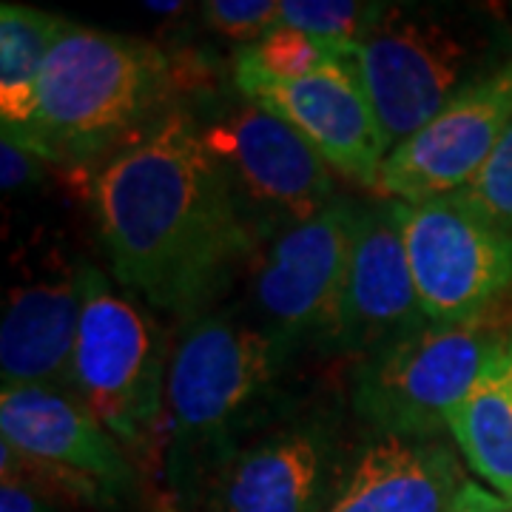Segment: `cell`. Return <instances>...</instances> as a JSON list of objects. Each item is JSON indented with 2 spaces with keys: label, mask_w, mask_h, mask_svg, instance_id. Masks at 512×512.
<instances>
[{
  "label": "cell",
  "mask_w": 512,
  "mask_h": 512,
  "mask_svg": "<svg viewBox=\"0 0 512 512\" xmlns=\"http://www.w3.org/2000/svg\"><path fill=\"white\" fill-rule=\"evenodd\" d=\"M89 194L111 276L180 325L214 311L265 245L185 106L100 165Z\"/></svg>",
  "instance_id": "cell-1"
},
{
  "label": "cell",
  "mask_w": 512,
  "mask_h": 512,
  "mask_svg": "<svg viewBox=\"0 0 512 512\" xmlns=\"http://www.w3.org/2000/svg\"><path fill=\"white\" fill-rule=\"evenodd\" d=\"M174 92V60L157 43L69 23L43 66L32 120L3 128L49 165L100 168L177 109Z\"/></svg>",
  "instance_id": "cell-2"
},
{
  "label": "cell",
  "mask_w": 512,
  "mask_h": 512,
  "mask_svg": "<svg viewBox=\"0 0 512 512\" xmlns=\"http://www.w3.org/2000/svg\"><path fill=\"white\" fill-rule=\"evenodd\" d=\"M288 353L248 316L211 311L174 336L165 379L171 467L185 493L239 441L259 433Z\"/></svg>",
  "instance_id": "cell-3"
},
{
  "label": "cell",
  "mask_w": 512,
  "mask_h": 512,
  "mask_svg": "<svg viewBox=\"0 0 512 512\" xmlns=\"http://www.w3.org/2000/svg\"><path fill=\"white\" fill-rule=\"evenodd\" d=\"M350 60L393 148L510 57H493L490 35L467 12L427 3H384Z\"/></svg>",
  "instance_id": "cell-4"
},
{
  "label": "cell",
  "mask_w": 512,
  "mask_h": 512,
  "mask_svg": "<svg viewBox=\"0 0 512 512\" xmlns=\"http://www.w3.org/2000/svg\"><path fill=\"white\" fill-rule=\"evenodd\" d=\"M512 350V322L427 325L353 370L350 404L379 439H441L447 419Z\"/></svg>",
  "instance_id": "cell-5"
},
{
  "label": "cell",
  "mask_w": 512,
  "mask_h": 512,
  "mask_svg": "<svg viewBox=\"0 0 512 512\" xmlns=\"http://www.w3.org/2000/svg\"><path fill=\"white\" fill-rule=\"evenodd\" d=\"M80 288L72 393L123 450L146 453L165 407V333L137 296L92 262H80Z\"/></svg>",
  "instance_id": "cell-6"
},
{
  "label": "cell",
  "mask_w": 512,
  "mask_h": 512,
  "mask_svg": "<svg viewBox=\"0 0 512 512\" xmlns=\"http://www.w3.org/2000/svg\"><path fill=\"white\" fill-rule=\"evenodd\" d=\"M0 481L49 504L100 510L134 490V467L74 393L20 384L0 390Z\"/></svg>",
  "instance_id": "cell-7"
},
{
  "label": "cell",
  "mask_w": 512,
  "mask_h": 512,
  "mask_svg": "<svg viewBox=\"0 0 512 512\" xmlns=\"http://www.w3.org/2000/svg\"><path fill=\"white\" fill-rule=\"evenodd\" d=\"M404 245L421 311L433 325L512 322V231L444 194L402 202Z\"/></svg>",
  "instance_id": "cell-8"
},
{
  "label": "cell",
  "mask_w": 512,
  "mask_h": 512,
  "mask_svg": "<svg viewBox=\"0 0 512 512\" xmlns=\"http://www.w3.org/2000/svg\"><path fill=\"white\" fill-rule=\"evenodd\" d=\"M197 123L265 242L282 228L308 222L339 197L333 171L311 143L254 100L239 97Z\"/></svg>",
  "instance_id": "cell-9"
},
{
  "label": "cell",
  "mask_w": 512,
  "mask_h": 512,
  "mask_svg": "<svg viewBox=\"0 0 512 512\" xmlns=\"http://www.w3.org/2000/svg\"><path fill=\"white\" fill-rule=\"evenodd\" d=\"M359 202L336 197L308 222L282 228L262 245L251 268L254 322L293 356L325 350L348 274Z\"/></svg>",
  "instance_id": "cell-10"
},
{
  "label": "cell",
  "mask_w": 512,
  "mask_h": 512,
  "mask_svg": "<svg viewBox=\"0 0 512 512\" xmlns=\"http://www.w3.org/2000/svg\"><path fill=\"white\" fill-rule=\"evenodd\" d=\"M339 473L333 424L305 416L239 441L191 498L197 512H322Z\"/></svg>",
  "instance_id": "cell-11"
},
{
  "label": "cell",
  "mask_w": 512,
  "mask_h": 512,
  "mask_svg": "<svg viewBox=\"0 0 512 512\" xmlns=\"http://www.w3.org/2000/svg\"><path fill=\"white\" fill-rule=\"evenodd\" d=\"M427 325L404 245L402 202H359L348 274L325 353L362 362Z\"/></svg>",
  "instance_id": "cell-12"
},
{
  "label": "cell",
  "mask_w": 512,
  "mask_h": 512,
  "mask_svg": "<svg viewBox=\"0 0 512 512\" xmlns=\"http://www.w3.org/2000/svg\"><path fill=\"white\" fill-rule=\"evenodd\" d=\"M512 120V57L456 94L424 126L390 148L379 194L424 202L456 194L478 174Z\"/></svg>",
  "instance_id": "cell-13"
},
{
  "label": "cell",
  "mask_w": 512,
  "mask_h": 512,
  "mask_svg": "<svg viewBox=\"0 0 512 512\" xmlns=\"http://www.w3.org/2000/svg\"><path fill=\"white\" fill-rule=\"evenodd\" d=\"M80 311V262L66 259L57 245L18 259L0 325L3 387L43 384L72 393Z\"/></svg>",
  "instance_id": "cell-14"
},
{
  "label": "cell",
  "mask_w": 512,
  "mask_h": 512,
  "mask_svg": "<svg viewBox=\"0 0 512 512\" xmlns=\"http://www.w3.org/2000/svg\"><path fill=\"white\" fill-rule=\"evenodd\" d=\"M234 86L299 131L333 174L379 191L390 146L350 57L291 83L245 80Z\"/></svg>",
  "instance_id": "cell-15"
},
{
  "label": "cell",
  "mask_w": 512,
  "mask_h": 512,
  "mask_svg": "<svg viewBox=\"0 0 512 512\" xmlns=\"http://www.w3.org/2000/svg\"><path fill=\"white\" fill-rule=\"evenodd\" d=\"M467 481L441 439L373 436L342 467L322 512H450Z\"/></svg>",
  "instance_id": "cell-16"
},
{
  "label": "cell",
  "mask_w": 512,
  "mask_h": 512,
  "mask_svg": "<svg viewBox=\"0 0 512 512\" xmlns=\"http://www.w3.org/2000/svg\"><path fill=\"white\" fill-rule=\"evenodd\" d=\"M470 470L512 504V350L447 419Z\"/></svg>",
  "instance_id": "cell-17"
},
{
  "label": "cell",
  "mask_w": 512,
  "mask_h": 512,
  "mask_svg": "<svg viewBox=\"0 0 512 512\" xmlns=\"http://www.w3.org/2000/svg\"><path fill=\"white\" fill-rule=\"evenodd\" d=\"M72 20L26 3L0 6V120L23 128L37 103V83L49 52Z\"/></svg>",
  "instance_id": "cell-18"
},
{
  "label": "cell",
  "mask_w": 512,
  "mask_h": 512,
  "mask_svg": "<svg viewBox=\"0 0 512 512\" xmlns=\"http://www.w3.org/2000/svg\"><path fill=\"white\" fill-rule=\"evenodd\" d=\"M339 60H345V55L325 46L322 40L293 29L288 23H279L268 35L259 37L251 46H242L234 55V83H291L322 72Z\"/></svg>",
  "instance_id": "cell-19"
},
{
  "label": "cell",
  "mask_w": 512,
  "mask_h": 512,
  "mask_svg": "<svg viewBox=\"0 0 512 512\" xmlns=\"http://www.w3.org/2000/svg\"><path fill=\"white\" fill-rule=\"evenodd\" d=\"M382 12L384 3L362 0H282V23L322 40L345 57H350L353 46L370 32Z\"/></svg>",
  "instance_id": "cell-20"
},
{
  "label": "cell",
  "mask_w": 512,
  "mask_h": 512,
  "mask_svg": "<svg viewBox=\"0 0 512 512\" xmlns=\"http://www.w3.org/2000/svg\"><path fill=\"white\" fill-rule=\"evenodd\" d=\"M456 194L512 231V120L476 177Z\"/></svg>",
  "instance_id": "cell-21"
},
{
  "label": "cell",
  "mask_w": 512,
  "mask_h": 512,
  "mask_svg": "<svg viewBox=\"0 0 512 512\" xmlns=\"http://www.w3.org/2000/svg\"><path fill=\"white\" fill-rule=\"evenodd\" d=\"M202 20L214 35L251 46L282 23V0H208Z\"/></svg>",
  "instance_id": "cell-22"
},
{
  "label": "cell",
  "mask_w": 512,
  "mask_h": 512,
  "mask_svg": "<svg viewBox=\"0 0 512 512\" xmlns=\"http://www.w3.org/2000/svg\"><path fill=\"white\" fill-rule=\"evenodd\" d=\"M49 163L26 146L15 131L0 128V188L3 194H20L43 183Z\"/></svg>",
  "instance_id": "cell-23"
},
{
  "label": "cell",
  "mask_w": 512,
  "mask_h": 512,
  "mask_svg": "<svg viewBox=\"0 0 512 512\" xmlns=\"http://www.w3.org/2000/svg\"><path fill=\"white\" fill-rule=\"evenodd\" d=\"M512 504L501 495H493L490 490L478 487L476 481H467L464 490L456 495L450 512H507Z\"/></svg>",
  "instance_id": "cell-24"
},
{
  "label": "cell",
  "mask_w": 512,
  "mask_h": 512,
  "mask_svg": "<svg viewBox=\"0 0 512 512\" xmlns=\"http://www.w3.org/2000/svg\"><path fill=\"white\" fill-rule=\"evenodd\" d=\"M0 512H55L49 501L15 481H0Z\"/></svg>",
  "instance_id": "cell-25"
},
{
  "label": "cell",
  "mask_w": 512,
  "mask_h": 512,
  "mask_svg": "<svg viewBox=\"0 0 512 512\" xmlns=\"http://www.w3.org/2000/svg\"><path fill=\"white\" fill-rule=\"evenodd\" d=\"M146 9L151 12V15H163V18H171V15H180V12H185V9H191L188 3H157V0H151V3H146Z\"/></svg>",
  "instance_id": "cell-26"
}]
</instances>
